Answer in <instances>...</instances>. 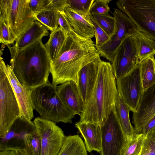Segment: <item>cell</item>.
Here are the masks:
<instances>
[{"mask_svg": "<svg viewBox=\"0 0 155 155\" xmlns=\"http://www.w3.org/2000/svg\"><path fill=\"white\" fill-rule=\"evenodd\" d=\"M100 56L91 39L84 38L72 30L67 36L57 58L50 62L52 84L57 86L72 81L78 85L79 71Z\"/></svg>", "mask_w": 155, "mask_h": 155, "instance_id": "obj_1", "label": "cell"}, {"mask_svg": "<svg viewBox=\"0 0 155 155\" xmlns=\"http://www.w3.org/2000/svg\"><path fill=\"white\" fill-rule=\"evenodd\" d=\"M7 46L11 55L10 66L21 84L32 89L48 81L50 60L42 38L21 49Z\"/></svg>", "mask_w": 155, "mask_h": 155, "instance_id": "obj_2", "label": "cell"}, {"mask_svg": "<svg viewBox=\"0 0 155 155\" xmlns=\"http://www.w3.org/2000/svg\"><path fill=\"white\" fill-rule=\"evenodd\" d=\"M118 95L112 65L101 60L95 84L79 122L104 125L115 106Z\"/></svg>", "mask_w": 155, "mask_h": 155, "instance_id": "obj_3", "label": "cell"}, {"mask_svg": "<svg viewBox=\"0 0 155 155\" xmlns=\"http://www.w3.org/2000/svg\"><path fill=\"white\" fill-rule=\"evenodd\" d=\"M57 86L48 81L32 89L31 98L34 109L42 118L55 123L71 124L76 114L64 103L58 94Z\"/></svg>", "mask_w": 155, "mask_h": 155, "instance_id": "obj_4", "label": "cell"}, {"mask_svg": "<svg viewBox=\"0 0 155 155\" xmlns=\"http://www.w3.org/2000/svg\"><path fill=\"white\" fill-rule=\"evenodd\" d=\"M116 5L139 31L155 41V0H119Z\"/></svg>", "mask_w": 155, "mask_h": 155, "instance_id": "obj_5", "label": "cell"}, {"mask_svg": "<svg viewBox=\"0 0 155 155\" xmlns=\"http://www.w3.org/2000/svg\"><path fill=\"white\" fill-rule=\"evenodd\" d=\"M30 0H0V18L16 39L35 21L30 9Z\"/></svg>", "mask_w": 155, "mask_h": 155, "instance_id": "obj_6", "label": "cell"}, {"mask_svg": "<svg viewBox=\"0 0 155 155\" xmlns=\"http://www.w3.org/2000/svg\"><path fill=\"white\" fill-rule=\"evenodd\" d=\"M20 117L18 100L7 76L0 66V139L5 136L13 122Z\"/></svg>", "mask_w": 155, "mask_h": 155, "instance_id": "obj_7", "label": "cell"}, {"mask_svg": "<svg viewBox=\"0 0 155 155\" xmlns=\"http://www.w3.org/2000/svg\"><path fill=\"white\" fill-rule=\"evenodd\" d=\"M113 15L115 20L113 34L107 42L96 47L100 56L111 63L116 50L123 40L128 37L132 36L139 31L131 19L118 9H114Z\"/></svg>", "mask_w": 155, "mask_h": 155, "instance_id": "obj_8", "label": "cell"}, {"mask_svg": "<svg viewBox=\"0 0 155 155\" xmlns=\"http://www.w3.org/2000/svg\"><path fill=\"white\" fill-rule=\"evenodd\" d=\"M101 155H121L122 150L132 136L124 131L117 117L115 106L104 124L101 126Z\"/></svg>", "mask_w": 155, "mask_h": 155, "instance_id": "obj_9", "label": "cell"}, {"mask_svg": "<svg viewBox=\"0 0 155 155\" xmlns=\"http://www.w3.org/2000/svg\"><path fill=\"white\" fill-rule=\"evenodd\" d=\"M35 130L41 145V155H58L65 136L56 123L42 117L35 119Z\"/></svg>", "mask_w": 155, "mask_h": 155, "instance_id": "obj_10", "label": "cell"}, {"mask_svg": "<svg viewBox=\"0 0 155 155\" xmlns=\"http://www.w3.org/2000/svg\"><path fill=\"white\" fill-rule=\"evenodd\" d=\"M139 63L137 51L132 36L128 37L117 49L111 63L116 80L128 74Z\"/></svg>", "mask_w": 155, "mask_h": 155, "instance_id": "obj_11", "label": "cell"}, {"mask_svg": "<svg viewBox=\"0 0 155 155\" xmlns=\"http://www.w3.org/2000/svg\"><path fill=\"white\" fill-rule=\"evenodd\" d=\"M116 80L119 95L131 111L135 112L143 92L139 63L128 74Z\"/></svg>", "mask_w": 155, "mask_h": 155, "instance_id": "obj_12", "label": "cell"}, {"mask_svg": "<svg viewBox=\"0 0 155 155\" xmlns=\"http://www.w3.org/2000/svg\"><path fill=\"white\" fill-rule=\"evenodd\" d=\"M0 66L3 68L15 94L20 108L21 116L31 120L34 117V110L31 98L32 89L21 84L10 65L5 64L1 55Z\"/></svg>", "mask_w": 155, "mask_h": 155, "instance_id": "obj_13", "label": "cell"}, {"mask_svg": "<svg viewBox=\"0 0 155 155\" xmlns=\"http://www.w3.org/2000/svg\"><path fill=\"white\" fill-rule=\"evenodd\" d=\"M133 113L135 133L141 134L148 121L155 116V85L143 91L136 110Z\"/></svg>", "mask_w": 155, "mask_h": 155, "instance_id": "obj_14", "label": "cell"}, {"mask_svg": "<svg viewBox=\"0 0 155 155\" xmlns=\"http://www.w3.org/2000/svg\"><path fill=\"white\" fill-rule=\"evenodd\" d=\"M35 131L33 122L20 117L13 122L9 130L2 138L0 139V151L15 146V143L21 142L24 145L25 134Z\"/></svg>", "mask_w": 155, "mask_h": 155, "instance_id": "obj_15", "label": "cell"}, {"mask_svg": "<svg viewBox=\"0 0 155 155\" xmlns=\"http://www.w3.org/2000/svg\"><path fill=\"white\" fill-rule=\"evenodd\" d=\"M101 59L100 58L88 64L78 74V87L84 105L88 101L97 80Z\"/></svg>", "mask_w": 155, "mask_h": 155, "instance_id": "obj_16", "label": "cell"}, {"mask_svg": "<svg viewBox=\"0 0 155 155\" xmlns=\"http://www.w3.org/2000/svg\"><path fill=\"white\" fill-rule=\"evenodd\" d=\"M58 94L64 104L72 111L80 116L83 113L84 104L77 85L70 81L57 86Z\"/></svg>", "mask_w": 155, "mask_h": 155, "instance_id": "obj_17", "label": "cell"}, {"mask_svg": "<svg viewBox=\"0 0 155 155\" xmlns=\"http://www.w3.org/2000/svg\"><path fill=\"white\" fill-rule=\"evenodd\" d=\"M75 127L84 140L87 151L100 153L102 147L101 126L88 122H77Z\"/></svg>", "mask_w": 155, "mask_h": 155, "instance_id": "obj_18", "label": "cell"}, {"mask_svg": "<svg viewBox=\"0 0 155 155\" xmlns=\"http://www.w3.org/2000/svg\"><path fill=\"white\" fill-rule=\"evenodd\" d=\"M64 12L75 32L87 38L91 39L95 36L94 26L91 20H87L69 7L65 8Z\"/></svg>", "mask_w": 155, "mask_h": 155, "instance_id": "obj_19", "label": "cell"}, {"mask_svg": "<svg viewBox=\"0 0 155 155\" xmlns=\"http://www.w3.org/2000/svg\"><path fill=\"white\" fill-rule=\"evenodd\" d=\"M48 29L38 21H35L16 40L14 46L21 49L45 36L49 35Z\"/></svg>", "mask_w": 155, "mask_h": 155, "instance_id": "obj_20", "label": "cell"}, {"mask_svg": "<svg viewBox=\"0 0 155 155\" xmlns=\"http://www.w3.org/2000/svg\"><path fill=\"white\" fill-rule=\"evenodd\" d=\"M132 37L137 47L139 62L155 55V41L139 31Z\"/></svg>", "mask_w": 155, "mask_h": 155, "instance_id": "obj_21", "label": "cell"}, {"mask_svg": "<svg viewBox=\"0 0 155 155\" xmlns=\"http://www.w3.org/2000/svg\"><path fill=\"white\" fill-rule=\"evenodd\" d=\"M82 140L78 135L65 136L58 155H87Z\"/></svg>", "mask_w": 155, "mask_h": 155, "instance_id": "obj_22", "label": "cell"}, {"mask_svg": "<svg viewBox=\"0 0 155 155\" xmlns=\"http://www.w3.org/2000/svg\"><path fill=\"white\" fill-rule=\"evenodd\" d=\"M67 36L60 27L51 32L48 40L45 44L50 62L57 58Z\"/></svg>", "mask_w": 155, "mask_h": 155, "instance_id": "obj_23", "label": "cell"}, {"mask_svg": "<svg viewBox=\"0 0 155 155\" xmlns=\"http://www.w3.org/2000/svg\"><path fill=\"white\" fill-rule=\"evenodd\" d=\"M143 91L155 85V59L151 56L139 63Z\"/></svg>", "mask_w": 155, "mask_h": 155, "instance_id": "obj_24", "label": "cell"}, {"mask_svg": "<svg viewBox=\"0 0 155 155\" xmlns=\"http://www.w3.org/2000/svg\"><path fill=\"white\" fill-rule=\"evenodd\" d=\"M115 108L120 125L124 133L129 136L135 134L134 128L131 125L129 113L131 111V110L119 94Z\"/></svg>", "mask_w": 155, "mask_h": 155, "instance_id": "obj_25", "label": "cell"}, {"mask_svg": "<svg viewBox=\"0 0 155 155\" xmlns=\"http://www.w3.org/2000/svg\"><path fill=\"white\" fill-rule=\"evenodd\" d=\"M36 20L51 32L58 28L57 11L49 9H43L35 15Z\"/></svg>", "mask_w": 155, "mask_h": 155, "instance_id": "obj_26", "label": "cell"}, {"mask_svg": "<svg viewBox=\"0 0 155 155\" xmlns=\"http://www.w3.org/2000/svg\"><path fill=\"white\" fill-rule=\"evenodd\" d=\"M143 137L142 134L132 136L123 148L121 155H140Z\"/></svg>", "mask_w": 155, "mask_h": 155, "instance_id": "obj_27", "label": "cell"}, {"mask_svg": "<svg viewBox=\"0 0 155 155\" xmlns=\"http://www.w3.org/2000/svg\"><path fill=\"white\" fill-rule=\"evenodd\" d=\"M23 143L28 155H41L40 141L36 130L25 135Z\"/></svg>", "mask_w": 155, "mask_h": 155, "instance_id": "obj_28", "label": "cell"}, {"mask_svg": "<svg viewBox=\"0 0 155 155\" xmlns=\"http://www.w3.org/2000/svg\"><path fill=\"white\" fill-rule=\"evenodd\" d=\"M95 0H67L69 7L88 20L89 11Z\"/></svg>", "mask_w": 155, "mask_h": 155, "instance_id": "obj_29", "label": "cell"}, {"mask_svg": "<svg viewBox=\"0 0 155 155\" xmlns=\"http://www.w3.org/2000/svg\"><path fill=\"white\" fill-rule=\"evenodd\" d=\"M92 16L99 26L110 37L115 29V20L114 17L109 15L98 14Z\"/></svg>", "mask_w": 155, "mask_h": 155, "instance_id": "obj_30", "label": "cell"}, {"mask_svg": "<svg viewBox=\"0 0 155 155\" xmlns=\"http://www.w3.org/2000/svg\"><path fill=\"white\" fill-rule=\"evenodd\" d=\"M140 155H155V127L144 136Z\"/></svg>", "mask_w": 155, "mask_h": 155, "instance_id": "obj_31", "label": "cell"}, {"mask_svg": "<svg viewBox=\"0 0 155 155\" xmlns=\"http://www.w3.org/2000/svg\"><path fill=\"white\" fill-rule=\"evenodd\" d=\"M0 42L5 45L13 44L15 41L9 28L4 21L0 18Z\"/></svg>", "mask_w": 155, "mask_h": 155, "instance_id": "obj_32", "label": "cell"}, {"mask_svg": "<svg viewBox=\"0 0 155 155\" xmlns=\"http://www.w3.org/2000/svg\"><path fill=\"white\" fill-rule=\"evenodd\" d=\"M111 0H95L91 6L89 13L90 15L95 14L108 15L110 10L108 4Z\"/></svg>", "mask_w": 155, "mask_h": 155, "instance_id": "obj_33", "label": "cell"}, {"mask_svg": "<svg viewBox=\"0 0 155 155\" xmlns=\"http://www.w3.org/2000/svg\"><path fill=\"white\" fill-rule=\"evenodd\" d=\"M90 18L94 28L96 39L95 45L97 47L107 42L110 37L99 26L92 15H90Z\"/></svg>", "mask_w": 155, "mask_h": 155, "instance_id": "obj_34", "label": "cell"}, {"mask_svg": "<svg viewBox=\"0 0 155 155\" xmlns=\"http://www.w3.org/2000/svg\"><path fill=\"white\" fill-rule=\"evenodd\" d=\"M57 13L58 24L67 36H68L73 30L70 25L64 12L57 11Z\"/></svg>", "mask_w": 155, "mask_h": 155, "instance_id": "obj_35", "label": "cell"}, {"mask_svg": "<svg viewBox=\"0 0 155 155\" xmlns=\"http://www.w3.org/2000/svg\"><path fill=\"white\" fill-rule=\"evenodd\" d=\"M69 7L67 0H49L48 4L44 9H49L61 12Z\"/></svg>", "mask_w": 155, "mask_h": 155, "instance_id": "obj_36", "label": "cell"}, {"mask_svg": "<svg viewBox=\"0 0 155 155\" xmlns=\"http://www.w3.org/2000/svg\"><path fill=\"white\" fill-rule=\"evenodd\" d=\"M49 2V0H30L29 8L35 15L43 9Z\"/></svg>", "mask_w": 155, "mask_h": 155, "instance_id": "obj_37", "label": "cell"}, {"mask_svg": "<svg viewBox=\"0 0 155 155\" xmlns=\"http://www.w3.org/2000/svg\"><path fill=\"white\" fill-rule=\"evenodd\" d=\"M155 127V116L151 118L147 122L143 128L141 134L144 136Z\"/></svg>", "mask_w": 155, "mask_h": 155, "instance_id": "obj_38", "label": "cell"}, {"mask_svg": "<svg viewBox=\"0 0 155 155\" xmlns=\"http://www.w3.org/2000/svg\"><path fill=\"white\" fill-rule=\"evenodd\" d=\"M13 150L14 155H28L26 150L23 147H10L7 148L4 150Z\"/></svg>", "mask_w": 155, "mask_h": 155, "instance_id": "obj_39", "label": "cell"}, {"mask_svg": "<svg viewBox=\"0 0 155 155\" xmlns=\"http://www.w3.org/2000/svg\"><path fill=\"white\" fill-rule=\"evenodd\" d=\"M0 155H14V153L12 150H6L0 151Z\"/></svg>", "mask_w": 155, "mask_h": 155, "instance_id": "obj_40", "label": "cell"}]
</instances>
